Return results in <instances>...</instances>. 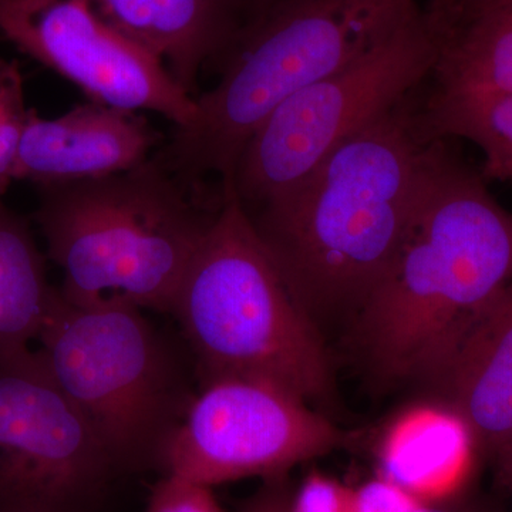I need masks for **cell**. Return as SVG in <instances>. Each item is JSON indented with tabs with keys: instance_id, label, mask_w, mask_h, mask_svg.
<instances>
[{
	"instance_id": "1",
	"label": "cell",
	"mask_w": 512,
	"mask_h": 512,
	"mask_svg": "<svg viewBox=\"0 0 512 512\" xmlns=\"http://www.w3.org/2000/svg\"><path fill=\"white\" fill-rule=\"evenodd\" d=\"M424 87L340 143L292 190L245 210L312 319L357 311L402 248L443 140L424 127Z\"/></svg>"
},
{
	"instance_id": "2",
	"label": "cell",
	"mask_w": 512,
	"mask_h": 512,
	"mask_svg": "<svg viewBox=\"0 0 512 512\" xmlns=\"http://www.w3.org/2000/svg\"><path fill=\"white\" fill-rule=\"evenodd\" d=\"M440 141L399 254L357 309V345L386 382L434 386L512 282V214Z\"/></svg>"
},
{
	"instance_id": "3",
	"label": "cell",
	"mask_w": 512,
	"mask_h": 512,
	"mask_svg": "<svg viewBox=\"0 0 512 512\" xmlns=\"http://www.w3.org/2000/svg\"><path fill=\"white\" fill-rule=\"evenodd\" d=\"M35 221L79 306L170 313L218 208L156 156L126 173L39 188ZM221 205V204H220Z\"/></svg>"
},
{
	"instance_id": "4",
	"label": "cell",
	"mask_w": 512,
	"mask_h": 512,
	"mask_svg": "<svg viewBox=\"0 0 512 512\" xmlns=\"http://www.w3.org/2000/svg\"><path fill=\"white\" fill-rule=\"evenodd\" d=\"M423 8L421 0H278L238 30L221 79L156 154L184 183L231 177L256 128L286 99L345 69Z\"/></svg>"
},
{
	"instance_id": "5",
	"label": "cell",
	"mask_w": 512,
	"mask_h": 512,
	"mask_svg": "<svg viewBox=\"0 0 512 512\" xmlns=\"http://www.w3.org/2000/svg\"><path fill=\"white\" fill-rule=\"evenodd\" d=\"M171 306L200 384L262 380L305 402L328 399L330 360L318 329L227 187Z\"/></svg>"
},
{
	"instance_id": "6",
	"label": "cell",
	"mask_w": 512,
	"mask_h": 512,
	"mask_svg": "<svg viewBox=\"0 0 512 512\" xmlns=\"http://www.w3.org/2000/svg\"><path fill=\"white\" fill-rule=\"evenodd\" d=\"M36 350L120 471L161 470L195 392L180 353L126 305L79 306L57 288Z\"/></svg>"
},
{
	"instance_id": "7",
	"label": "cell",
	"mask_w": 512,
	"mask_h": 512,
	"mask_svg": "<svg viewBox=\"0 0 512 512\" xmlns=\"http://www.w3.org/2000/svg\"><path fill=\"white\" fill-rule=\"evenodd\" d=\"M437 57L439 30L423 5L365 56L279 104L221 187L247 211L281 197L340 143L429 82Z\"/></svg>"
},
{
	"instance_id": "8",
	"label": "cell",
	"mask_w": 512,
	"mask_h": 512,
	"mask_svg": "<svg viewBox=\"0 0 512 512\" xmlns=\"http://www.w3.org/2000/svg\"><path fill=\"white\" fill-rule=\"evenodd\" d=\"M165 447L161 470L214 485L282 477L345 443L308 402L275 384L222 377L200 384Z\"/></svg>"
},
{
	"instance_id": "9",
	"label": "cell",
	"mask_w": 512,
	"mask_h": 512,
	"mask_svg": "<svg viewBox=\"0 0 512 512\" xmlns=\"http://www.w3.org/2000/svg\"><path fill=\"white\" fill-rule=\"evenodd\" d=\"M117 473L36 350L0 366V512H87Z\"/></svg>"
},
{
	"instance_id": "10",
	"label": "cell",
	"mask_w": 512,
	"mask_h": 512,
	"mask_svg": "<svg viewBox=\"0 0 512 512\" xmlns=\"http://www.w3.org/2000/svg\"><path fill=\"white\" fill-rule=\"evenodd\" d=\"M0 33L96 103L153 111L175 128L194 119V97L175 82L161 59L101 18L87 0L0 6Z\"/></svg>"
},
{
	"instance_id": "11",
	"label": "cell",
	"mask_w": 512,
	"mask_h": 512,
	"mask_svg": "<svg viewBox=\"0 0 512 512\" xmlns=\"http://www.w3.org/2000/svg\"><path fill=\"white\" fill-rule=\"evenodd\" d=\"M161 134L137 111L89 101L56 119L30 110L16 180L37 188L126 173L150 160Z\"/></svg>"
},
{
	"instance_id": "12",
	"label": "cell",
	"mask_w": 512,
	"mask_h": 512,
	"mask_svg": "<svg viewBox=\"0 0 512 512\" xmlns=\"http://www.w3.org/2000/svg\"><path fill=\"white\" fill-rule=\"evenodd\" d=\"M433 387L478 450L493 456L512 444V282L478 316Z\"/></svg>"
},
{
	"instance_id": "13",
	"label": "cell",
	"mask_w": 512,
	"mask_h": 512,
	"mask_svg": "<svg viewBox=\"0 0 512 512\" xmlns=\"http://www.w3.org/2000/svg\"><path fill=\"white\" fill-rule=\"evenodd\" d=\"M101 18L165 64L192 96L198 74L247 22L242 0H87Z\"/></svg>"
},
{
	"instance_id": "14",
	"label": "cell",
	"mask_w": 512,
	"mask_h": 512,
	"mask_svg": "<svg viewBox=\"0 0 512 512\" xmlns=\"http://www.w3.org/2000/svg\"><path fill=\"white\" fill-rule=\"evenodd\" d=\"M474 447L470 430L447 404L412 409L384 436L382 477L421 503L451 500L467 481Z\"/></svg>"
},
{
	"instance_id": "15",
	"label": "cell",
	"mask_w": 512,
	"mask_h": 512,
	"mask_svg": "<svg viewBox=\"0 0 512 512\" xmlns=\"http://www.w3.org/2000/svg\"><path fill=\"white\" fill-rule=\"evenodd\" d=\"M56 291L29 222L0 198V366L33 355Z\"/></svg>"
},
{
	"instance_id": "16",
	"label": "cell",
	"mask_w": 512,
	"mask_h": 512,
	"mask_svg": "<svg viewBox=\"0 0 512 512\" xmlns=\"http://www.w3.org/2000/svg\"><path fill=\"white\" fill-rule=\"evenodd\" d=\"M421 116L434 138H466L483 150L485 180L512 171V92L440 93L427 83Z\"/></svg>"
},
{
	"instance_id": "17",
	"label": "cell",
	"mask_w": 512,
	"mask_h": 512,
	"mask_svg": "<svg viewBox=\"0 0 512 512\" xmlns=\"http://www.w3.org/2000/svg\"><path fill=\"white\" fill-rule=\"evenodd\" d=\"M29 113L19 63L0 60V198L16 181L20 140Z\"/></svg>"
},
{
	"instance_id": "18",
	"label": "cell",
	"mask_w": 512,
	"mask_h": 512,
	"mask_svg": "<svg viewBox=\"0 0 512 512\" xmlns=\"http://www.w3.org/2000/svg\"><path fill=\"white\" fill-rule=\"evenodd\" d=\"M144 512H222L212 487L165 473L154 485Z\"/></svg>"
},
{
	"instance_id": "19",
	"label": "cell",
	"mask_w": 512,
	"mask_h": 512,
	"mask_svg": "<svg viewBox=\"0 0 512 512\" xmlns=\"http://www.w3.org/2000/svg\"><path fill=\"white\" fill-rule=\"evenodd\" d=\"M289 512H356L355 490L333 478L311 474L292 493Z\"/></svg>"
},
{
	"instance_id": "20",
	"label": "cell",
	"mask_w": 512,
	"mask_h": 512,
	"mask_svg": "<svg viewBox=\"0 0 512 512\" xmlns=\"http://www.w3.org/2000/svg\"><path fill=\"white\" fill-rule=\"evenodd\" d=\"M356 512H412L421 501L380 477L355 490Z\"/></svg>"
},
{
	"instance_id": "21",
	"label": "cell",
	"mask_w": 512,
	"mask_h": 512,
	"mask_svg": "<svg viewBox=\"0 0 512 512\" xmlns=\"http://www.w3.org/2000/svg\"><path fill=\"white\" fill-rule=\"evenodd\" d=\"M291 495L286 476L268 478L244 504L241 512H289Z\"/></svg>"
},
{
	"instance_id": "22",
	"label": "cell",
	"mask_w": 512,
	"mask_h": 512,
	"mask_svg": "<svg viewBox=\"0 0 512 512\" xmlns=\"http://www.w3.org/2000/svg\"><path fill=\"white\" fill-rule=\"evenodd\" d=\"M412 512H488L480 505L471 503L463 497L451 500L437 501V503H420Z\"/></svg>"
},
{
	"instance_id": "23",
	"label": "cell",
	"mask_w": 512,
	"mask_h": 512,
	"mask_svg": "<svg viewBox=\"0 0 512 512\" xmlns=\"http://www.w3.org/2000/svg\"><path fill=\"white\" fill-rule=\"evenodd\" d=\"M497 461L498 471H500L501 480L507 485L512 494V444L501 447L493 454Z\"/></svg>"
},
{
	"instance_id": "24",
	"label": "cell",
	"mask_w": 512,
	"mask_h": 512,
	"mask_svg": "<svg viewBox=\"0 0 512 512\" xmlns=\"http://www.w3.org/2000/svg\"><path fill=\"white\" fill-rule=\"evenodd\" d=\"M276 2H278V0H242L248 20L264 12L265 9H268L269 6L274 5Z\"/></svg>"
},
{
	"instance_id": "25",
	"label": "cell",
	"mask_w": 512,
	"mask_h": 512,
	"mask_svg": "<svg viewBox=\"0 0 512 512\" xmlns=\"http://www.w3.org/2000/svg\"><path fill=\"white\" fill-rule=\"evenodd\" d=\"M461 0H426V8L429 10H444L451 8Z\"/></svg>"
},
{
	"instance_id": "26",
	"label": "cell",
	"mask_w": 512,
	"mask_h": 512,
	"mask_svg": "<svg viewBox=\"0 0 512 512\" xmlns=\"http://www.w3.org/2000/svg\"><path fill=\"white\" fill-rule=\"evenodd\" d=\"M42 0H0V6H12V8H28Z\"/></svg>"
},
{
	"instance_id": "27",
	"label": "cell",
	"mask_w": 512,
	"mask_h": 512,
	"mask_svg": "<svg viewBox=\"0 0 512 512\" xmlns=\"http://www.w3.org/2000/svg\"><path fill=\"white\" fill-rule=\"evenodd\" d=\"M505 180H512V171L508 173L507 177H505Z\"/></svg>"
}]
</instances>
